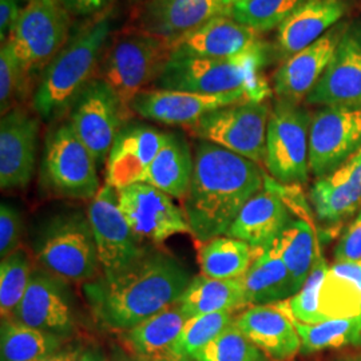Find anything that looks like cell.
Returning a JSON list of instances; mask_svg holds the SVG:
<instances>
[{
	"instance_id": "obj_1",
	"label": "cell",
	"mask_w": 361,
	"mask_h": 361,
	"mask_svg": "<svg viewBox=\"0 0 361 361\" xmlns=\"http://www.w3.org/2000/svg\"><path fill=\"white\" fill-rule=\"evenodd\" d=\"M192 280L178 258L147 249L123 271L83 284V293L102 326L123 334L176 305Z\"/></svg>"
},
{
	"instance_id": "obj_2",
	"label": "cell",
	"mask_w": 361,
	"mask_h": 361,
	"mask_svg": "<svg viewBox=\"0 0 361 361\" xmlns=\"http://www.w3.org/2000/svg\"><path fill=\"white\" fill-rule=\"evenodd\" d=\"M258 164L219 145L198 140L183 212L197 244L225 235L246 202L264 189Z\"/></svg>"
},
{
	"instance_id": "obj_3",
	"label": "cell",
	"mask_w": 361,
	"mask_h": 361,
	"mask_svg": "<svg viewBox=\"0 0 361 361\" xmlns=\"http://www.w3.org/2000/svg\"><path fill=\"white\" fill-rule=\"evenodd\" d=\"M116 16L101 13L75 30L63 49L42 71L32 94V107L44 122H55L68 113L78 94L95 78L113 37Z\"/></svg>"
},
{
	"instance_id": "obj_4",
	"label": "cell",
	"mask_w": 361,
	"mask_h": 361,
	"mask_svg": "<svg viewBox=\"0 0 361 361\" xmlns=\"http://www.w3.org/2000/svg\"><path fill=\"white\" fill-rule=\"evenodd\" d=\"M267 46L232 58L171 56L154 89L222 95L244 94L252 102H265L271 94L261 70L267 63Z\"/></svg>"
},
{
	"instance_id": "obj_5",
	"label": "cell",
	"mask_w": 361,
	"mask_h": 361,
	"mask_svg": "<svg viewBox=\"0 0 361 361\" xmlns=\"http://www.w3.org/2000/svg\"><path fill=\"white\" fill-rule=\"evenodd\" d=\"M40 267L71 283H89L101 274V262L89 217L79 212L47 219L34 241Z\"/></svg>"
},
{
	"instance_id": "obj_6",
	"label": "cell",
	"mask_w": 361,
	"mask_h": 361,
	"mask_svg": "<svg viewBox=\"0 0 361 361\" xmlns=\"http://www.w3.org/2000/svg\"><path fill=\"white\" fill-rule=\"evenodd\" d=\"M173 44L165 39L130 31L111 38L95 78L102 79L130 110L133 98L162 74ZM131 111V110H130Z\"/></svg>"
},
{
	"instance_id": "obj_7",
	"label": "cell",
	"mask_w": 361,
	"mask_h": 361,
	"mask_svg": "<svg viewBox=\"0 0 361 361\" xmlns=\"http://www.w3.org/2000/svg\"><path fill=\"white\" fill-rule=\"evenodd\" d=\"M98 165L68 121L46 135L40 162V185L51 195L91 201L101 190Z\"/></svg>"
},
{
	"instance_id": "obj_8",
	"label": "cell",
	"mask_w": 361,
	"mask_h": 361,
	"mask_svg": "<svg viewBox=\"0 0 361 361\" xmlns=\"http://www.w3.org/2000/svg\"><path fill=\"white\" fill-rule=\"evenodd\" d=\"M71 13L63 0H30L6 42L32 77L47 67L71 37Z\"/></svg>"
},
{
	"instance_id": "obj_9",
	"label": "cell",
	"mask_w": 361,
	"mask_h": 361,
	"mask_svg": "<svg viewBox=\"0 0 361 361\" xmlns=\"http://www.w3.org/2000/svg\"><path fill=\"white\" fill-rule=\"evenodd\" d=\"M312 116L300 104L277 99L267 131L265 166L273 180L304 185L310 178V129Z\"/></svg>"
},
{
	"instance_id": "obj_10",
	"label": "cell",
	"mask_w": 361,
	"mask_h": 361,
	"mask_svg": "<svg viewBox=\"0 0 361 361\" xmlns=\"http://www.w3.org/2000/svg\"><path fill=\"white\" fill-rule=\"evenodd\" d=\"M269 116L267 102L233 104L202 116L189 129L201 141L219 145L259 164L265 161Z\"/></svg>"
},
{
	"instance_id": "obj_11",
	"label": "cell",
	"mask_w": 361,
	"mask_h": 361,
	"mask_svg": "<svg viewBox=\"0 0 361 361\" xmlns=\"http://www.w3.org/2000/svg\"><path fill=\"white\" fill-rule=\"evenodd\" d=\"M129 113L116 91L99 78H92L71 104L68 122L98 168L106 166L111 146Z\"/></svg>"
},
{
	"instance_id": "obj_12",
	"label": "cell",
	"mask_w": 361,
	"mask_h": 361,
	"mask_svg": "<svg viewBox=\"0 0 361 361\" xmlns=\"http://www.w3.org/2000/svg\"><path fill=\"white\" fill-rule=\"evenodd\" d=\"M361 149V104L323 106L312 116L310 168L317 178L331 174Z\"/></svg>"
},
{
	"instance_id": "obj_13",
	"label": "cell",
	"mask_w": 361,
	"mask_h": 361,
	"mask_svg": "<svg viewBox=\"0 0 361 361\" xmlns=\"http://www.w3.org/2000/svg\"><path fill=\"white\" fill-rule=\"evenodd\" d=\"M87 217L98 249L101 274L113 276L123 271L147 250L123 217L113 186L104 185L91 200Z\"/></svg>"
},
{
	"instance_id": "obj_14",
	"label": "cell",
	"mask_w": 361,
	"mask_h": 361,
	"mask_svg": "<svg viewBox=\"0 0 361 361\" xmlns=\"http://www.w3.org/2000/svg\"><path fill=\"white\" fill-rule=\"evenodd\" d=\"M11 317L68 340L77 328L75 301L68 281L46 269H34L26 293Z\"/></svg>"
},
{
	"instance_id": "obj_15",
	"label": "cell",
	"mask_w": 361,
	"mask_h": 361,
	"mask_svg": "<svg viewBox=\"0 0 361 361\" xmlns=\"http://www.w3.org/2000/svg\"><path fill=\"white\" fill-rule=\"evenodd\" d=\"M116 192L123 217L142 243L158 245L176 234H190L183 209L177 207L173 197L165 192L143 182Z\"/></svg>"
},
{
	"instance_id": "obj_16",
	"label": "cell",
	"mask_w": 361,
	"mask_h": 361,
	"mask_svg": "<svg viewBox=\"0 0 361 361\" xmlns=\"http://www.w3.org/2000/svg\"><path fill=\"white\" fill-rule=\"evenodd\" d=\"M249 102L252 101L244 94L207 95L190 91L152 89L138 92L130 102V110L143 119L162 125L192 126L214 110Z\"/></svg>"
},
{
	"instance_id": "obj_17",
	"label": "cell",
	"mask_w": 361,
	"mask_h": 361,
	"mask_svg": "<svg viewBox=\"0 0 361 361\" xmlns=\"http://www.w3.org/2000/svg\"><path fill=\"white\" fill-rule=\"evenodd\" d=\"M39 119L16 106L0 121V186L1 190L23 189L37 169Z\"/></svg>"
},
{
	"instance_id": "obj_18",
	"label": "cell",
	"mask_w": 361,
	"mask_h": 361,
	"mask_svg": "<svg viewBox=\"0 0 361 361\" xmlns=\"http://www.w3.org/2000/svg\"><path fill=\"white\" fill-rule=\"evenodd\" d=\"M137 7L134 30L171 44L212 18L229 13L222 0H146Z\"/></svg>"
},
{
	"instance_id": "obj_19",
	"label": "cell",
	"mask_w": 361,
	"mask_h": 361,
	"mask_svg": "<svg viewBox=\"0 0 361 361\" xmlns=\"http://www.w3.org/2000/svg\"><path fill=\"white\" fill-rule=\"evenodd\" d=\"M348 26L347 22H340L323 38L283 62L274 74V92L277 99L295 104L307 99L334 61Z\"/></svg>"
},
{
	"instance_id": "obj_20",
	"label": "cell",
	"mask_w": 361,
	"mask_h": 361,
	"mask_svg": "<svg viewBox=\"0 0 361 361\" xmlns=\"http://www.w3.org/2000/svg\"><path fill=\"white\" fill-rule=\"evenodd\" d=\"M168 135L169 131L143 123L125 125L118 133L106 161V185L118 190L141 182Z\"/></svg>"
},
{
	"instance_id": "obj_21",
	"label": "cell",
	"mask_w": 361,
	"mask_h": 361,
	"mask_svg": "<svg viewBox=\"0 0 361 361\" xmlns=\"http://www.w3.org/2000/svg\"><path fill=\"white\" fill-rule=\"evenodd\" d=\"M264 46L259 32L241 25L229 13H224L176 40L171 56L232 58Z\"/></svg>"
},
{
	"instance_id": "obj_22",
	"label": "cell",
	"mask_w": 361,
	"mask_h": 361,
	"mask_svg": "<svg viewBox=\"0 0 361 361\" xmlns=\"http://www.w3.org/2000/svg\"><path fill=\"white\" fill-rule=\"evenodd\" d=\"M305 101L317 106L361 104V28L357 25H349L334 61Z\"/></svg>"
},
{
	"instance_id": "obj_23",
	"label": "cell",
	"mask_w": 361,
	"mask_h": 361,
	"mask_svg": "<svg viewBox=\"0 0 361 361\" xmlns=\"http://www.w3.org/2000/svg\"><path fill=\"white\" fill-rule=\"evenodd\" d=\"M234 324L271 361H290L301 350L292 317L277 304L252 305Z\"/></svg>"
},
{
	"instance_id": "obj_24",
	"label": "cell",
	"mask_w": 361,
	"mask_h": 361,
	"mask_svg": "<svg viewBox=\"0 0 361 361\" xmlns=\"http://www.w3.org/2000/svg\"><path fill=\"white\" fill-rule=\"evenodd\" d=\"M347 0H308L277 28L276 51L283 62L343 22L348 13Z\"/></svg>"
},
{
	"instance_id": "obj_25",
	"label": "cell",
	"mask_w": 361,
	"mask_h": 361,
	"mask_svg": "<svg viewBox=\"0 0 361 361\" xmlns=\"http://www.w3.org/2000/svg\"><path fill=\"white\" fill-rule=\"evenodd\" d=\"M310 200L324 224L335 225L349 219L361 205V149L335 171L317 178Z\"/></svg>"
},
{
	"instance_id": "obj_26",
	"label": "cell",
	"mask_w": 361,
	"mask_h": 361,
	"mask_svg": "<svg viewBox=\"0 0 361 361\" xmlns=\"http://www.w3.org/2000/svg\"><path fill=\"white\" fill-rule=\"evenodd\" d=\"M289 219L290 210L283 197L265 180L264 189L246 202L225 235L262 249L280 235Z\"/></svg>"
},
{
	"instance_id": "obj_27",
	"label": "cell",
	"mask_w": 361,
	"mask_h": 361,
	"mask_svg": "<svg viewBox=\"0 0 361 361\" xmlns=\"http://www.w3.org/2000/svg\"><path fill=\"white\" fill-rule=\"evenodd\" d=\"M241 281L246 305H271L295 295L290 274L280 256L276 240L259 249Z\"/></svg>"
},
{
	"instance_id": "obj_28",
	"label": "cell",
	"mask_w": 361,
	"mask_h": 361,
	"mask_svg": "<svg viewBox=\"0 0 361 361\" xmlns=\"http://www.w3.org/2000/svg\"><path fill=\"white\" fill-rule=\"evenodd\" d=\"M188 322L180 304L170 307L122 334L125 345L143 361H171V349Z\"/></svg>"
},
{
	"instance_id": "obj_29",
	"label": "cell",
	"mask_w": 361,
	"mask_h": 361,
	"mask_svg": "<svg viewBox=\"0 0 361 361\" xmlns=\"http://www.w3.org/2000/svg\"><path fill=\"white\" fill-rule=\"evenodd\" d=\"M193 171L194 154L186 138L180 133L169 131L166 142L143 174L141 182L173 198L183 200L189 192Z\"/></svg>"
},
{
	"instance_id": "obj_30",
	"label": "cell",
	"mask_w": 361,
	"mask_h": 361,
	"mask_svg": "<svg viewBox=\"0 0 361 361\" xmlns=\"http://www.w3.org/2000/svg\"><path fill=\"white\" fill-rule=\"evenodd\" d=\"M320 323L361 316V262H335L320 290Z\"/></svg>"
},
{
	"instance_id": "obj_31",
	"label": "cell",
	"mask_w": 361,
	"mask_h": 361,
	"mask_svg": "<svg viewBox=\"0 0 361 361\" xmlns=\"http://www.w3.org/2000/svg\"><path fill=\"white\" fill-rule=\"evenodd\" d=\"M188 319L200 314L243 310L246 307L244 286L238 280H219L204 274L193 277L178 301Z\"/></svg>"
},
{
	"instance_id": "obj_32",
	"label": "cell",
	"mask_w": 361,
	"mask_h": 361,
	"mask_svg": "<svg viewBox=\"0 0 361 361\" xmlns=\"http://www.w3.org/2000/svg\"><path fill=\"white\" fill-rule=\"evenodd\" d=\"M66 338L19 323L1 319L0 361H43L63 348Z\"/></svg>"
},
{
	"instance_id": "obj_33",
	"label": "cell",
	"mask_w": 361,
	"mask_h": 361,
	"mask_svg": "<svg viewBox=\"0 0 361 361\" xmlns=\"http://www.w3.org/2000/svg\"><path fill=\"white\" fill-rule=\"evenodd\" d=\"M255 249L241 240L221 235L202 244L198 253L201 274L219 280L243 279L257 257Z\"/></svg>"
},
{
	"instance_id": "obj_34",
	"label": "cell",
	"mask_w": 361,
	"mask_h": 361,
	"mask_svg": "<svg viewBox=\"0 0 361 361\" xmlns=\"http://www.w3.org/2000/svg\"><path fill=\"white\" fill-rule=\"evenodd\" d=\"M301 340V353L310 355L325 349L361 347V316L348 319H332L322 323L302 324L295 322Z\"/></svg>"
},
{
	"instance_id": "obj_35",
	"label": "cell",
	"mask_w": 361,
	"mask_h": 361,
	"mask_svg": "<svg viewBox=\"0 0 361 361\" xmlns=\"http://www.w3.org/2000/svg\"><path fill=\"white\" fill-rule=\"evenodd\" d=\"M233 323L232 313L228 312L200 314L188 319L171 349V361L192 359L195 352L204 348Z\"/></svg>"
},
{
	"instance_id": "obj_36",
	"label": "cell",
	"mask_w": 361,
	"mask_h": 361,
	"mask_svg": "<svg viewBox=\"0 0 361 361\" xmlns=\"http://www.w3.org/2000/svg\"><path fill=\"white\" fill-rule=\"evenodd\" d=\"M308 0H245L234 4L229 15L257 32L279 28Z\"/></svg>"
},
{
	"instance_id": "obj_37",
	"label": "cell",
	"mask_w": 361,
	"mask_h": 361,
	"mask_svg": "<svg viewBox=\"0 0 361 361\" xmlns=\"http://www.w3.org/2000/svg\"><path fill=\"white\" fill-rule=\"evenodd\" d=\"M32 265L23 249L15 250L0 264V313L1 319L11 317L22 298L32 274Z\"/></svg>"
},
{
	"instance_id": "obj_38",
	"label": "cell",
	"mask_w": 361,
	"mask_h": 361,
	"mask_svg": "<svg viewBox=\"0 0 361 361\" xmlns=\"http://www.w3.org/2000/svg\"><path fill=\"white\" fill-rule=\"evenodd\" d=\"M192 361H269L233 323L192 356Z\"/></svg>"
},
{
	"instance_id": "obj_39",
	"label": "cell",
	"mask_w": 361,
	"mask_h": 361,
	"mask_svg": "<svg viewBox=\"0 0 361 361\" xmlns=\"http://www.w3.org/2000/svg\"><path fill=\"white\" fill-rule=\"evenodd\" d=\"M328 268L329 267L323 253H320L301 289L288 300L277 302V305L286 312L292 320L302 324L320 323V290Z\"/></svg>"
},
{
	"instance_id": "obj_40",
	"label": "cell",
	"mask_w": 361,
	"mask_h": 361,
	"mask_svg": "<svg viewBox=\"0 0 361 361\" xmlns=\"http://www.w3.org/2000/svg\"><path fill=\"white\" fill-rule=\"evenodd\" d=\"M30 75L13 52L8 42L0 49V111L1 116L16 107L26 94Z\"/></svg>"
},
{
	"instance_id": "obj_41",
	"label": "cell",
	"mask_w": 361,
	"mask_h": 361,
	"mask_svg": "<svg viewBox=\"0 0 361 361\" xmlns=\"http://www.w3.org/2000/svg\"><path fill=\"white\" fill-rule=\"evenodd\" d=\"M23 233V219L19 210L7 202L0 207V257H8L19 249Z\"/></svg>"
},
{
	"instance_id": "obj_42",
	"label": "cell",
	"mask_w": 361,
	"mask_h": 361,
	"mask_svg": "<svg viewBox=\"0 0 361 361\" xmlns=\"http://www.w3.org/2000/svg\"><path fill=\"white\" fill-rule=\"evenodd\" d=\"M336 262H361V209L335 249Z\"/></svg>"
},
{
	"instance_id": "obj_43",
	"label": "cell",
	"mask_w": 361,
	"mask_h": 361,
	"mask_svg": "<svg viewBox=\"0 0 361 361\" xmlns=\"http://www.w3.org/2000/svg\"><path fill=\"white\" fill-rule=\"evenodd\" d=\"M30 0H0V40L4 43Z\"/></svg>"
},
{
	"instance_id": "obj_44",
	"label": "cell",
	"mask_w": 361,
	"mask_h": 361,
	"mask_svg": "<svg viewBox=\"0 0 361 361\" xmlns=\"http://www.w3.org/2000/svg\"><path fill=\"white\" fill-rule=\"evenodd\" d=\"M116 0H63L67 10L78 18H95L109 11Z\"/></svg>"
},
{
	"instance_id": "obj_45",
	"label": "cell",
	"mask_w": 361,
	"mask_h": 361,
	"mask_svg": "<svg viewBox=\"0 0 361 361\" xmlns=\"http://www.w3.org/2000/svg\"><path fill=\"white\" fill-rule=\"evenodd\" d=\"M85 347L80 343L67 344L63 348L55 352L50 357L43 361H78Z\"/></svg>"
},
{
	"instance_id": "obj_46",
	"label": "cell",
	"mask_w": 361,
	"mask_h": 361,
	"mask_svg": "<svg viewBox=\"0 0 361 361\" xmlns=\"http://www.w3.org/2000/svg\"><path fill=\"white\" fill-rule=\"evenodd\" d=\"M78 361H107L104 352L95 347H87L83 349Z\"/></svg>"
},
{
	"instance_id": "obj_47",
	"label": "cell",
	"mask_w": 361,
	"mask_h": 361,
	"mask_svg": "<svg viewBox=\"0 0 361 361\" xmlns=\"http://www.w3.org/2000/svg\"><path fill=\"white\" fill-rule=\"evenodd\" d=\"M240 1H245V0H222V3L231 10V7L234 6V4H237V3H240Z\"/></svg>"
},
{
	"instance_id": "obj_48",
	"label": "cell",
	"mask_w": 361,
	"mask_h": 361,
	"mask_svg": "<svg viewBox=\"0 0 361 361\" xmlns=\"http://www.w3.org/2000/svg\"><path fill=\"white\" fill-rule=\"evenodd\" d=\"M337 361H361V356H348V357H344V359Z\"/></svg>"
},
{
	"instance_id": "obj_49",
	"label": "cell",
	"mask_w": 361,
	"mask_h": 361,
	"mask_svg": "<svg viewBox=\"0 0 361 361\" xmlns=\"http://www.w3.org/2000/svg\"><path fill=\"white\" fill-rule=\"evenodd\" d=\"M114 361H133L130 360L129 357H126V356H123V355H118Z\"/></svg>"
},
{
	"instance_id": "obj_50",
	"label": "cell",
	"mask_w": 361,
	"mask_h": 361,
	"mask_svg": "<svg viewBox=\"0 0 361 361\" xmlns=\"http://www.w3.org/2000/svg\"><path fill=\"white\" fill-rule=\"evenodd\" d=\"M128 1H129L130 4H134V6H140V4L145 3L146 0H128Z\"/></svg>"
}]
</instances>
